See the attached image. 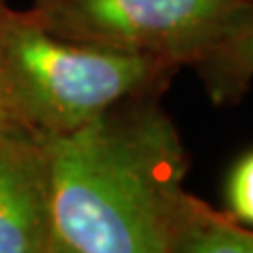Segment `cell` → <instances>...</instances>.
Wrapping results in <instances>:
<instances>
[{
	"instance_id": "3957f363",
	"label": "cell",
	"mask_w": 253,
	"mask_h": 253,
	"mask_svg": "<svg viewBox=\"0 0 253 253\" xmlns=\"http://www.w3.org/2000/svg\"><path fill=\"white\" fill-rule=\"evenodd\" d=\"M252 2L248 0H36L27 13L73 43L195 66Z\"/></svg>"
},
{
	"instance_id": "30bf717a",
	"label": "cell",
	"mask_w": 253,
	"mask_h": 253,
	"mask_svg": "<svg viewBox=\"0 0 253 253\" xmlns=\"http://www.w3.org/2000/svg\"><path fill=\"white\" fill-rule=\"evenodd\" d=\"M248 2H253V0H248Z\"/></svg>"
},
{
	"instance_id": "277c9868",
	"label": "cell",
	"mask_w": 253,
	"mask_h": 253,
	"mask_svg": "<svg viewBox=\"0 0 253 253\" xmlns=\"http://www.w3.org/2000/svg\"><path fill=\"white\" fill-rule=\"evenodd\" d=\"M51 235L45 141L25 126L0 124V253H43Z\"/></svg>"
},
{
	"instance_id": "52a82bcc",
	"label": "cell",
	"mask_w": 253,
	"mask_h": 253,
	"mask_svg": "<svg viewBox=\"0 0 253 253\" xmlns=\"http://www.w3.org/2000/svg\"><path fill=\"white\" fill-rule=\"evenodd\" d=\"M227 207L231 217L253 225V150L246 152L227 178Z\"/></svg>"
},
{
	"instance_id": "9c48e42d",
	"label": "cell",
	"mask_w": 253,
	"mask_h": 253,
	"mask_svg": "<svg viewBox=\"0 0 253 253\" xmlns=\"http://www.w3.org/2000/svg\"><path fill=\"white\" fill-rule=\"evenodd\" d=\"M43 253H75V252H73L72 248H68V246L64 244L58 236L51 235V238H49V242H47Z\"/></svg>"
},
{
	"instance_id": "ba28073f",
	"label": "cell",
	"mask_w": 253,
	"mask_h": 253,
	"mask_svg": "<svg viewBox=\"0 0 253 253\" xmlns=\"http://www.w3.org/2000/svg\"><path fill=\"white\" fill-rule=\"evenodd\" d=\"M0 124H19V126H23L17 105H15V100H13V94H11L8 75H6L2 47H0Z\"/></svg>"
},
{
	"instance_id": "5b68a950",
	"label": "cell",
	"mask_w": 253,
	"mask_h": 253,
	"mask_svg": "<svg viewBox=\"0 0 253 253\" xmlns=\"http://www.w3.org/2000/svg\"><path fill=\"white\" fill-rule=\"evenodd\" d=\"M193 68L217 103L238 100L248 90L253 81V2Z\"/></svg>"
},
{
	"instance_id": "7a4b0ae2",
	"label": "cell",
	"mask_w": 253,
	"mask_h": 253,
	"mask_svg": "<svg viewBox=\"0 0 253 253\" xmlns=\"http://www.w3.org/2000/svg\"><path fill=\"white\" fill-rule=\"evenodd\" d=\"M0 47L21 122L42 135L84 126L120 101L158 90L178 70L148 56L60 40L4 2Z\"/></svg>"
},
{
	"instance_id": "8992f818",
	"label": "cell",
	"mask_w": 253,
	"mask_h": 253,
	"mask_svg": "<svg viewBox=\"0 0 253 253\" xmlns=\"http://www.w3.org/2000/svg\"><path fill=\"white\" fill-rule=\"evenodd\" d=\"M172 253H253V231L188 195L172 240Z\"/></svg>"
},
{
	"instance_id": "6da1fadb",
	"label": "cell",
	"mask_w": 253,
	"mask_h": 253,
	"mask_svg": "<svg viewBox=\"0 0 253 253\" xmlns=\"http://www.w3.org/2000/svg\"><path fill=\"white\" fill-rule=\"evenodd\" d=\"M150 94L68 133L42 135L53 235L75 253H172L188 199V154Z\"/></svg>"
}]
</instances>
